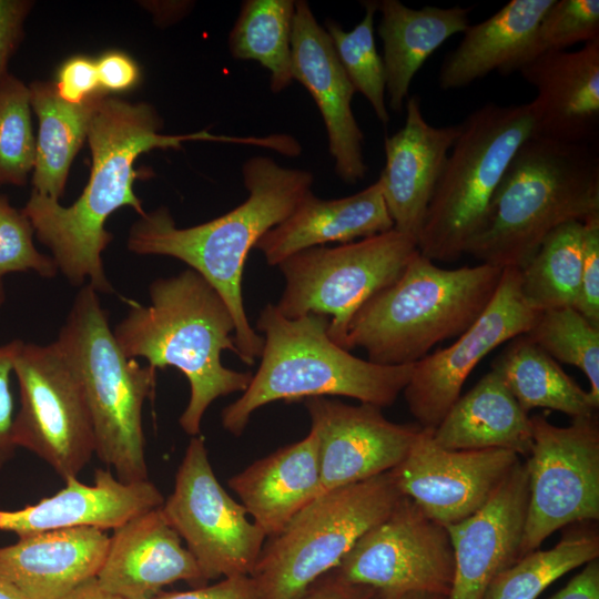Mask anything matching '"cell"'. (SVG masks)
<instances>
[{"label": "cell", "instance_id": "6da1fadb", "mask_svg": "<svg viewBox=\"0 0 599 599\" xmlns=\"http://www.w3.org/2000/svg\"><path fill=\"white\" fill-rule=\"evenodd\" d=\"M146 103H130L104 97L89 126L91 173L80 197L70 206L32 191L22 212L39 241L52 253L58 272L74 286L85 282L98 293L113 287L103 267L102 253L112 241L105 221L122 206L145 214L133 191L140 154L153 149H180L185 141H221L253 144V138L215 135L206 131L169 135Z\"/></svg>", "mask_w": 599, "mask_h": 599}, {"label": "cell", "instance_id": "7a4b0ae2", "mask_svg": "<svg viewBox=\"0 0 599 599\" xmlns=\"http://www.w3.org/2000/svg\"><path fill=\"white\" fill-rule=\"evenodd\" d=\"M248 196L209 222L177 227L166 207L145 213L132 225L128 248L140 255L177 258L197 272L224 300L235 323L237 356L246 365L261 357L263 337L251 326L242 295L244 265L257 241L283 222L312 191L313 174L253 156L242 167Z\"/></svg>", "mask_w": 599, "mask_h": 599}, {"label": "cell", "instance_id": "3957f363", "mask_svg": "<svg viewBox=\"0 0 599 599\" xmlns=\"http://www.w3.org/2000/svg\"><path fill=\"white\" fill-rule=\"evenodd\" d=\"M150 305L134 303L113 335L129 358H145L154 369L174 367L187 379L189 403L181 428L197 436L206 409L220 397L244 392L251 372L222 364L229 349L236 355L235 323L220 294L194 270L154 280Z\"/></svg>", "mask_w": 599, "mask_h": 599}, {"label": "cell", "instance_id": "277c9868", "mask_svg": "<svg viewBox=\"0 0 599 599\" xmlns=\"http://www.w3.org/2000/svg\"><path fill=\"white\" fill-rule=\"evenodd\" d=\"M596 214L599 156L593 145L532 135L510 161L466 254L520 270L556 227Z\"/></svg>", "mask_w": 599, "mask_h": 599}, {"label": "cell", "instance_id": "5b68a950", "mask_svg": "<svg viewBox=\"0 0 599 599\" xmlns=\"http://www.w3.org/2000/svg\"><path fill=\"white\" fill-rule=\"evenodd\" d=\"M328 324L319 314L287 318L273 304L262 308L256 322L264 341L261 363L243 394L223 408L226 432L242 435L252 414L276 400L345 396L382 409L396 402L414 364L386 366L356 357L329 338Z\"/></svg>", "mask_w": 599, "mask_h": 599}, {"label": "cell", "instance_id": "8992f818", "mask_svg": "<svg viewBox=\"0 0 599 599\" xmlns=\"http://www.w3.org/2000/svg\"><path fill=\"white\" fill-rule=\"evenodd\" d=\"M501 273L484 263L444 268L418 252L397 280L353 315L344 348H363L379 365L415 364L483 314Z\"/></svg>", "mask_w": 599, "mask_h": 599}, {"label": "cell", "instance_id": "52a82bcc", "mask_svg": "<svg viewBox=\"0 0 599 599\" xmlns=\"http://www.w3.org/2000/svg\"><path fill=\"white\" fill-rule=\"evenodd\" d=\"M54 342L81 385L100 460L124 483L149 479L142 409L153 393L156 369L122 352L89 284L75 295Z\"/></svg>", "mask_w": 599, "mask_h": 599}, {"label": "cell", "instance_id": "ba28073f", "mask_svg": "<svg viewBox=\"0 0 599 599\" xmlns=\"http://www.w3.org/2000/svg\"><path fill=\"white\" fill-rule=\"evenodd\" d=\"M417 242L422 255L453 262L486 222L494 194L521 144L534 135L530 102L486 103L460 123Z\"/></svg>", "mask_w": 599, "mask_h": 599}, {"label": "cell", "instance_id": "9c48e42d", "mask_svg": "<svg viewBox=\"0 0 599 599\" xmlns=\"http://www.w3.org/2000/svg\"><path fill=\"white\" fill-rule=\"evenodd\" d=\"M403 497L389 470L315 498L265 541L250 575L257 599H294L336 568Z\"/></svg>", "mask_w": 599, "mask_h": 599}, {"label": "cell", "instance_id": "30bf717a", "mask_svg": "<svg viewBox=\"0 0 599 599\" xmlns=\"http://www.w3.org/2000/svg\"><path fill=\"white\" fill-rule=\"evenodd\" d=\"M417 242L396 230L344 243L315 246L285 258V287L276 309L287 318L309 313L329 318V338L344 348L353 315L392 284L418 254Z\"/></svg>", "mask_w": 599, "mask_h": 599}, {"label": "cell", "instance_id": "8fae6325", "mask_svg": "<svg viewBox=\"0 0 599 599\" xmlns=\"http://www.w3.org/2000/svg\"><path fill=\"white\" fill-rule=\"evenodd\" d=\"M20 406L16 446L47 463L63 480L78 477L95 453L91 415L81 385L55 342H21L14 361Z\"/></svg>", "mask_w": 599, "mask_h": 599}, {"label": "cell", "instance_id": "7c38bea8", "mask_svg": "<svg viewBox=\"0 0 599 599\" xmlns=\"http://www.w3.org/2000/svg\"><path fill=\"white\" fill-rule=\"evenodd\" d=\"M532 446L525 461L528 507L520 557L539 549L555 531L599 518V424L597 415L556 426L530 417Z\"/></svg>", "mask_w": 599, "mask_h": 599}, {"label": "cell", "instance_id": "4fadbf2b", "mask_svg": "<svg viewBox=\"0 0 599 599\" xmlns=\"http://www.w3.org/2000/svg\"><path fill=\"white\" fill-rule=\"evenodd\" d=\"M161 509L206 581L251 575L267 538L219 483L202 436L191 438Z\"/></svg>", "mask_w": 599, "mask_h": 599}, {"label": "cell", "instance_id": "5bb4252c", "mask_svg": "<svg viewBox=\"0 0 599 599\" xmlns=\"http://www.w3.org/2000/svg\"><path fill=\"white\" fill-rule=\"evenodd\" d=\"M332 571L346 581L372 587L380 596L430 592L448 597L454 549L447 527L404 496Z\"/></svg>", "mask_w": 599, "mask_h": 599}, {"label": "cell", "instance_id": "9a60e30c", "mask_svg": "<svg viewBox=\"0 0 599 599\" xmlns=\"http://www.w3.org/2000/svg\"><path fill=\"white\" fill-rule=\"evenodd\" d=\"M538 314L522 298L519 270L504 268L483 314L451 345L414 364L403 394L417 425L435 429L460 396L477 364L499 345L526 334Z\"/></svg>", "mask_w": 599, "mask_h": 599}, {"label": "cell", "instance_id": "2e32d148", "mask_svg": "<svg viewBox=\"0 0 599 599\" xmlns=\"http://www.w3.org/2000/svg\"><path fill=\"white\" fill-rule=\"evenodd\" d=\"M422 428L406 457L390 470L403 496L449 526L476 512L521 460L507 449H448Z\"/></svg>", "mask_w": 599, "mask_h": 599}, {"label": "cell", "instance_id": "e0dca14e", "mask_svg": "<svg viewBox=\"0 0 599 599\" xmlns=\"http://www.w3.org/2000/svg\"><path fill=\"white\" fill-rule=\"evenodd\" d=\"M304 404L318 444L321 495L392 470L422 429L390 422L370 404L328 397L306 398Z\"/></svg>", "mask_w": 599, "mask_h": 599}, {"label": "cell", "instance_id": "ac0fdd59", "mask_svg": "<svg viewBox=\"0 0 599 599\" xmlns=\"http://www.w3.org/2000/svg\"><path fill=\"white\" fill-rule=\"evenodd\" d=\"M291 43L293 79L305 87L321 112L335 173L344 183L355 184L367 173L364 134L352 109L356 91L328 33L304 0L295 1Z\"/></svg>", "mask_w": 599, "mask_h": 599}, {"label": "cell", "instance_id": "d6986e66", "mask_svg": "<svg viewBox=\"0 0 599 599\" xmlns=\"http://www.w3.org/2000/svg\"><path fill=\"white\" fill-rule=\"evenodd\" d=\"M528 495V471L520 460L483 507L447 526L455 557L447 599H483L491 581L520 558Z\"/></svg>", "mask_w": 599, "mask_h": 599}, {"label": "cell", "instance_id": "ffe728a7", "mask_svg": "<svg viewBox=\"0 0 599 599\" xmlns=\"http://www.w3.org/2000/svg\"><path fill=\"white\" fill-rule=\"evenodd\" d=\"M518 72L532 85L534 135L593 144L599 132V39L575 51L548 52Z\"/></svg>", "mask_w": 599, "mask_h": 599}, {"label": "cell", "instance_id": "44dd1931", "mask_svg": "<svg viewBox=\"0 0 599 599\" xmlns=\"http://www.w3.org/2000/svg\"><path fill=\"white\" fill-rule=\"evenodd\" d=\"M404 126L384 140L385 166L377 180L394 230L418 242L425 214L460 126H434L418 95L406 100Z\"/></svg>", "mask_w": 599, "mask_h": 599}, {"label": "cell", "instance_id": "7402d4cb", "mask_svg": "<svg viewBox=\"0 0 599 599\" xmlns=\"http://www.w3.org/2000/svg\"><path fill=\"white\" fill-rule=\"evenodd\" d=\"M95 578L103 589L125 599H154L177 581L207 583L161 507L113 529Z\"/></svg>", "mask_w": 599, "mask_h": 599}, {"label": "cell", "instance_id": "603a6c76", "mask_svg": "<svg viewBox=\"0 0 599 599\" xmlns=\"http://www.w3.org/2000/svg\"><path fill=\"white\" fill-rule=\"evenodd\" d=\"M54 495L18 510H0V530L19 536L67 528L115 529L130 519L159 508L164 497L149 479L124 483L98 468L94 483L67 478Z\"/></svg>", "mask_w": 599, "mask_h": 599}, {"label": "cell", "instance_id": "cb8c5ba5", "mask_svg": "<svg viewBox=\"0 0 599 599\" xmlns=\"http://www.w3.org/2000/svg\"><path fill=\"white\" fill-rule=\"evenodd\" d=\"M110 537L92 527L19 536L0 547V572L28 599H61L97 576Z\"/></svg>", "mask_w": 599, "mask_h": 599}, {"label": "cell", "instance_id": "d4e9b609", "mask_svg": "<svg viewBox=\"0 0 599 599\" xmlns=\"http://www.w3.org/2000/svg\"><path fill=\"white\" fill-rule=\"evenodd\" d=\"M394 229L378 181L341 199L324 200L309 191L293 212L256 243L268 265L326 243L342 244Z\"/></svg>", "mask_w": 599, "mask_h": 599}, {"label": "cell", "instance_id": "484cf974", "mask_svg": "<svg viewBox=\"0 0 599 599\" xmlns=\"http://www.w3.org/2000/svg\"><path fill=\"white\" fill-rule=\"evenodd\" d=\"M266 538L274 537L321 495L318 444L309 433L253 461L227 480Z\"/></svg>", "mask_w": 599, "mask_h": 599}, {"label": "cell", "instance_id": "4316f807", "mask_svg": "<svg viewBox=\"0 0 599 599\" xmlns=\"http://www.w3.org/2000/svg\"><path fill=\"white\" fill-rule=\"evenodd\" d=\"M555 0H511L488 19L469 24L438 75L443 90L465 88L493 71L509 75L526 62L539 21Z\"/></svg>", "mask_w": 599, "mask_h": 599}, {"label": "cell", "instance_id": "83f0119b", "mask_svg": "<svg viewBox=\"0 0 599 599\" xmlns=\"http://www.w3.org/2000/svg\"><path fill=\"white\" fill-rule=\"evenodd\" d=\"M471 8L425 6L412 9L399 0L378 1L377 28L383 41L386 92L392 111L400 113L413 78L426 60L451 35L469 26Z\"/></svg>", "mask_w": 599, "mask_h": 599}, {"label": "cell", "instance_id": "f1b7e54d", "mask_svg": "<svg viewBox=\"0 0 599 599\" xmlns=\"http://www.w3.org/2000/svg\"><path fill=\"white\" fill-rule=\"evenodd\" d=\"M432 435L448 449L497 448L527 457L532 446L530 416L494 368L458 397Z\"/></svg>", "mask_w": 599, "mask_h": 599}, {"label": "cell", "instance_id": "f546056e", "mask_svg": "<svg viewBox=\"0 0 599 599\" xmlns=\"http://www.w3.org/2000/svg\"><path fill=\"white\" fill-rule=\"evenodd\" d=\"M28 88L39 121L33 191L59 201L71 163L88 138L91 120L106 93L100 91L82 103L72 104L59 98L53 82L35 81Z\"/></svg>", "mask_w": 599, "mask_h": 599}, {"label": "cell", "instance_id": "4dcf8cb0", "mask_svg": "<svg viewBox=\"0 0 599 599\" xmlns=\"http://www.w3.org/2000/svg\"><path fill=\"white\" fill-rule=\"evenodd\" d=\"M494 361L496 369L519 406L528 414L535 408L557 410L572 419L596 415L598 406L558 362L526 334L510 341Z\"/></svg>", "mask_w": 599, "mask_h": 599}, {"label": "cell", "instance_id": "1f68e13d", "mask_svg": "<svg viewBox=\"0 0 599 599\" xmlns=\"http://www.w3.org/2000/svg\"><path fill=\"white\" fill-rule=\"evenodd\" d=\"M294 0H246L229 35L237 60H254L270 71V89L280 93L292 84Z\"/></svg>", "mask_w": 599, "mask_h": 599}, {"label": "cell", "instance_id": "d6a6232c", "mask_svg": "<svg viewBox=\"0 0 599 599\" xmlns=\"http://www.w3.org/2000/svg\"><path fill=\"white\" fill-rule=\"evenodd\" d=\"M596 521L573 524L551 548L536 549L501 571L483 599H537L554 581L599 557Z\"/></svg>", "mask_w": 599, "mask_h": 599}, {"label": "cell", "instance_id": "836d02e7", "mask_svg": "<svg viewBox=\"0 0 599 599\" xmlns=\"http://www.w3.org/2000/svg\"><path fill=\"white\" fill-rule=\"evenodd\" d=\"M582 265V222L551 231L528 263L519 270L520 293L536 312L573 307Z\"/></svg>", "mask_w": 599, "mask_h": 599}, {"label": "cell", "instance_id": "e575fe53", "mask_svg": "<svg viewBox=\"0 0 599 599\" xmlns=\"http://www.w3.org/2000/svg\"><path fill=\"white\" fill-rule=\"evenodd\" d=\"M365 14L358 24L345 31L336 21L326 20L335 53L356 92L369 102L377 119L386 124L390 116L386 106V73L374 37V18L378 1H363Z\"/></svg>", "mask_w": 599, "mask_h": 599}, {"label": "cell", "instance_id": "d590c367", "mask_svg": "<svg viewBox=\"0 0 599 599\" xmlns=\"http://www.w3.org/2000/svg\"><path fill=\"white\" fill-rule=\"evenodd\" d=\"M526 335L556 362L579 368L599 407V327L571 306L539 312Z\"/></svg>", "mask_w": 599, "mask_h": 599}, {"label": "cell", "instance_id": "8d00e7d4", "mask_svg": "<svg viewBox=\"0 0 599 599\" xmlns=\"http://www.w3.org/2000/svg\"><path fill=\"white\" fill-rule=\"evenodd\" d=\"M29 88L8 73L0 80V185H24L33 170L35 139Z\"/></svg>", "mask_w": 599, "mask_h": 599}, {"label": "cell", "instance_id": "74e56055", "mask_svg": "<svg viewBox=\"0 0 599 599\" xmlns=\"http://www.w3.org/2000/svg\"><path fill=\"white\" fill-rule=\"evenodd\" d=\"M596 39H599L598 0H555L539 21L526 62Z\"/></svg>", "mask_w": 599, "mask_h": 599}, {"label": "cell", "instance_id": "f35d334b", "mask_svg": "<svg viewBox=\"0 0 599 599\" xmlns=\"http://www.w3.org/2000/svg\"><path fill=\"white\" fill-rule=\"evenodd\" d=\"M34 230L29 219L0 195V280L7 274L33 271L52 278L58 268L52 257L33 244Z\"/></svg>", "mask_w": 599, "mask_h": 599}, {"label": "cell", "instance_id": "ab89813d", "mask_svg": "<svg viewBox=\"0 0 599 599\" xmlns=\"http://www.w3.org/2000/svg\"><path fill=\"white\" fill-rule=\"evenodd\" d=\"M573 308L599 327V214L582 222V265Z\"/></svg>", "mask_w": 599, "mask_h": 599}, {"label": "cell", "instance_id": "60d3db41", "mask_svg": "<svg viewBox=\"0 0 599 599\" xmlns=\"http://www.w3.org/2000/svg\"><path fill=\"white\" fill-rule=\"evenodd\" d=\"M59 98L79 104L102 91L99 83L97 62L85 55H75L60 67L53 83Z\"/></svg>", "mask_w": 599, "mask_h": 599}, {"label": "cell", "instance_id": "b9f144b4", "mask_svg": "<svg viewBox=\"0 0 599 599\" xmlns=\"http://www.w3.org/2000/svg\"><path fill=\"white\" fill-rule=\"evenodd\" d=\"M21 342L14 339L0 346V469L12 459L18 448L13 439L14 414L10 376Z\"/></svg>", "mask_w": 599, "mask_h": 599}, {"label": "cell", "instance_id": "7bdbcfd3", "mask_svg": "<svg viewBox=\"0 0 599 599\" xmlns=\"http://www.w3.org/2000/svg\"><path fill=\"white\" fill-rule=\"evenodd\" d=\"M33 6L29 0H0V80L23 37V24Z\"/></svg>", "mask_w": 599, "mask_h": 599}, {"label": "cell", "instance_id": "ee69618b", "mask_svg": "<svg viewBox=\"0 0 599 599\" xmlns=\"http://www.w3.org/2000/svg\"><path fill=\"white\" fill-rule=\"evenodd\" d=\"M95 62L100 88L103 92L128 91L139 82L138 64L121 51L105 52Z\"/></svg>", "mask_w": 599, "mask_h": 599}, {"label": "cell", "instance_id": "f6af8a7d", "mask_svg": "<svg viewBox=\"0 0 599 599\" xmlns=\"http://www.w3.org/2000/svg\"><path fill=\"white\" fill-rule=\"evenodd\" d=\"M154 599H257V596L250 576H236L191 590L161 592Z\"/></svg>", "mask_w": 599, "mask_h": 599}, {"label": "cell", "instance_id": "bcb514c9", "mask_svg": "<svg viewBox=\"0 0 599 599\" xmlns=\"http://www.w3.org/2000/svg\"><path fill=\"white\" fill-rule=\"evenodd\" d=\"M379 597L374 588L346 581L331 570L294 599H379Z\"/></svg>", "mask_w": 599, "mask_h": 599}, {"label": "cell", "instance_id": "7dc6e473", "mask_svg": "<svg viewBox=\"0 0 599 599\" xmlns=\"http://www.w3.org/2000/svg\"><path fill=\"white\" fill-rule=\"evenodd\" d=\"M548 599H599V560L593 559Z\"/></svg>", "mask_w": 599, "mask_h": 599}, {"label": "cell", "instance_id": "c3c4849f", "mask_svg": "<svg viewBox=\"0 0 599 599\" xmlns=\"http://www.w3.org/2000/svg\"><path fill=\"white\" fill-rule=\"evenodd\" d=\"M61 599H125L103 589L93 577L82 582Z\"/></svg>", "mask_w": 599, "mask_h": 599}, {"label": "cell", "instance_id": "681fc988", "mask_svg": "<svg viewBox=\"0 0 599 599\" xmlns=\"http://www.w3.org/2000/svg\"><path fill=\"white\" fill-rule=\"evenodd\" d=\"M0 599H28L9 579L0 572Z\"/></svg>", "mask_w": 599, "mask_h": 599}, {"label": "cell", "instance_id": "f907efd6", "mask_svg": "<svg viewBox=\"0 0 599 599\" xmlns=\"http://www.w3.org/2000/svg\"><path fill=\"white\" fill-rule=\"evenodd\" d=\"M379 599H447V597L430 592H406L395 596H380Z\"/></svg>", "mask_w": 599, "mask_h": 599}, {"label": "cell", "instance_id": "816d5d0a", "mask_svg": "<svg viewBox=\"0 0 599 599\" xmlns=\"http://www.w3.org/2000/svg\"><path fill=\"white\" fill-rule=\"evenodd\" d=\"M4 300H6V291H4L2 280H0V308H1L2 304L4 303Z\"/></svg>", "mask_w": 599, "mask_h": 599}]
</instances>
